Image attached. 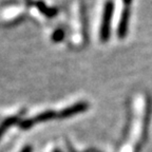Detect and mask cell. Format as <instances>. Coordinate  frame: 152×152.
I'll list each match as a JSON object with an SVG mask.
<instances>
[{
	"label": "cell",
	"instance_id": "1",
	"mask_svg": "<svg viewBox=\"0 0 152 152\" xmlns=\"http://www.w3.org/2000/svg\"><path fill=\"white\" fill-rule=\"evenodd\" d=\"M114 14V3L111 0H108L104 3V10H102V22H100L99 28V39L102 42H106L111 35V22Z\"/></svg>",
	"mask_w": 152,
	"mask_h": 152
},
{
	"label": "cell",
	"instance_id": "2",
	"mask_svg": "<svg viewBox=\"0 0 152 152\" xmlns=\"http://www.w3.org/2000/svg\"><path fill=\"white\" fill-rule=\"evenodd\" d=\"M88 108H89L88 102H77V104H72V106H70V107L61 110L59 113H57V117H59V118H61V119L68 118V117L74 116L76 114L86 112L88 110Z\"/></svg>",
	"mask_w": 152,
	"mask_h": 152
},
{
	"label": "cell",
	"instance_id": "3",
	"mask_svg": "<svg viewBox=\"0 0 152 152\" xmlns=\"http://www.w3.org/2000/svg\"><path fill=\"white\" fill-rule=\"evenodd\" d=\"M129 21H130V7L125 5L124 11L121 12V19H119L118 26H117V36L118 38H125L128 33Z\"/></svg>",
	"mask_w": 152,
	"mask_h": 152
},
{
	"label": "cell",
	"instance_id": "4",
	"mask_svg": "<svg viewBox=\"0 0 152 152\" xmlns=\"http://www.w3.org/2000/svg\"><path fill=\"white\" fill-rule=\"evenodd\" d=\"M19 118H20L19 116H10L1 121V124H0V138L2 137L7 129H10L16 124H19V121H20Z\"/></svg>",
	"mask_w": 152,
	"mask_h": 152
},
{
	"label": "cell",
	"instance_id": "5",
	"mask_svg": "<svg viewBox=\"0 0 152 152\" xmlns=\"http://www.w3.org/2000/svg\"><path fill=\"white\" fill-rule=\"evenodd\" d=\"M57 117V113L52 110H48V111H45L42 113L38 114L37 116L35 117H32L33 119L34 124H37V123H45V121H52V119L56 118Z\"/></svg>",
	"mask_w": 152,
	"mask_h": 152
},
{
	"label": "cell",
	"instance_id": "6",
	"mask_svg": "<svg viewBox=\"0 0 152 152\" xmlns=\"http://www.w3.org/2000/svg\"><path fill=\"white\" fill-rule=\"evenodd\" d=\"M35 5H36V7H37V9L39 10V11H40V12L42 13L43 15H45V16L49 17V18H51V17H53L54 15H56V13H57L56 10L48 7L47 5H45V3L42 2V1H36Z\"/></svg>",
	"mask_w": 152,
	"mask_h": 152
},
{
	"label": "cell",
	"instance_id": "7",
	"mask_svg": "<svg viewBox=\"0 0 152 152\" xmlns=\"http://www.w3.org/2000/svg\"><path fill=\"white\" fill-rule=\"evenodd\" d=\"M64 38V31L62 28H57L52 34V40L54 42H60Z\"/></svg>",
	"mask_w": 152,
	"mask_h": 152
},
{
	"label": "cell",
	"instance_id": "8",
	"mask_svg": "<svg viewBox=\"0 0 152 152\" xmlns=\"http://www.w3.org/2000/svg\"><path fill=\"white\" fill-rule=\"evenodd\" d=\"M34 125H35V124H34L32 118H26L21 121H19V128L22 129V130H28V129H31Z\"/></svg>",
	"mask_w": 152,
	"mask_h": 152
},
{
	"label": "cell",
	"instance_id": "9",
	"mask_svg": "<svg viewBox=\"0 0 152 152\" xmlns=\"http://www.w3.org/2000/svg\"><path fill=\"white\" fill-rule=\"evenodd\" d=\"M32 150L33 149H32L31 146H26V147H24L20 152H32Z\"/></svg>",
	"mask_w": 152,
	"mask_h": 152
},
{
	"label": "cell",
	"instance_id": "10",
	"mask_svg": "<svg viewBox=\"0 0 152 152\" xmlns=\"http://www.w3.org/2000/svg\"><path fill=\"white\" fill-rule=\"evenodd\" d=\"M123 1H124V4H125V5H129V7H130L131 3H132V0H123Z\"/></svg>",
	"mask_w": 152,
	"mask_h": 152
},
{
	"label": "cell",
	"instance_id": "11",
	"mask_svg": "<svg viewBox=\"0 0 152 152\" xmlns=\"http://www.w3.org/2000/svg\"><path fill=\"white\" fill-rule=\"evenodd\" d=\"M26 4L28 5H32V4H34V2L32 1V0H26Z\"/></svg>",
	"mask_w": 152,
	"mask_h": 152
},
{
	"label": "cell",
	"instance_id": "12",
	"mask_svg": "<svg viewBox=\"0 0 152 152\" xmlns=\"http://www.w3.org/2000/svg\"><path fill=\"white\" fill-rule=\"evenodd\" d=\"M54 152H60V151H59V150H55Z\"/></svg>",
	"mask_w": 152,
	"mask_h": 152
}]
</instances>
